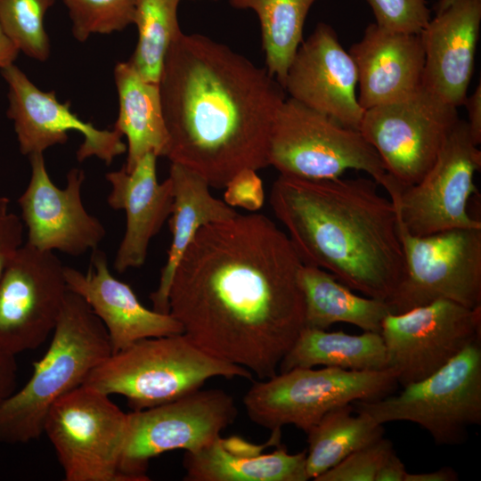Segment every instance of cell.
Here are the masks:
<instances>
[{
	"label": "cell",
	"instance_id": "cell-1",
	"mask_svg": "<svg viewBox=\"0 0 481 481\" xmlns=\"http://www.w3.org/2000/svg\"><path fill=\"white\" fill-rule=\"evenodd\" d=\"M302 265L262 214L207 224L175 271L168 313L208 355L269 379L305 328Z\"/></svg>",
	"mask_w": 481,
	"mask_h": 481
},
{
	"label": "cell",
	"instance_id": "cell-2",
	"mask_svg": "<svg viewBox=\"0 0 481 481\" xmlns=\"http://www.w3.org/2000/svg\"><path fill=\"white\" fill-rule=\"evenodd\" d=\"M159 87L171 163L217 189L242 169L269 166L271 128L286 97L265 68L208 37L181 32Z\"/></svg>",
	"mask_w": 481,
	"mask_h": 481
},
{
	"label": "cell",
	"instance_id": "cell-3",
	"mask_svg": "<svg viewBox=\"0 0 481 481\" xmlns=\"http://www.w3.org/2000/svg\"><path fill=\"white\" fill-rule=\"evenodd\" d=\"M371 178L280 175L270 204L304 265L388 303L404 274L396 208Z\"/></svg>",
	"mask_w": 481,
	"mask_h": 481
},
{
	"label": "cell",
	"instance_id": "cell-4",
	"mask_svg": "<svg viewBox=\"0 0 481 481\" xmlns=\"http://www.w3.org/2000/svg\"><path fill=\"white\" fill-rule=\"evenodd\" d=\"M47 351L29 380L0 403V443L25 444L43 434L52 405L83 385L112 354L107 330L86 302L68 289Z\"/></svg>",
	"mask_w": 481,
	"mask_h": 481
},
{
	"label": "cell",
	"instance_id": "cell-5",
	"mask_svg": "<svg viewBox=\"0 0 481 481\" xmlns=\"http://www.w3.org/2000/svg\"><path fill=\"white\" fill-rule=\"evenodd\" d=\"M247 369L219 360L184 333L147 338L111 354L83 385L126 398L134 411L163 404L215 377L251 379Z\"/></svg>",
	"mask_w": 481,
	"mask_h": 481
},
{
	"label": "cell",
	"instance_id": "cell-6",
	"mask_svg": "<svg viewBox=\"0 0 481 481\" xmlns=\"http://www.w3.org/2000/svg\"><path fill=\"white\" fill-rule=\"evenodd\" d=\"M398 386L390 368H294L255 381L243 404L248 417L258 426L273 431L294 425L306 434L328 412L355 401L386 397Z\"/></svg>",
	"mask_w": 481,
	"mask_h": 481
},
{
	"label": "cell",
	"instance_id": "cell-7",
	"mask_svg": "<svg viewBox=\"0 0 481 481\" xmlns=\"http://www.w3.org/2000/svg\"><path fill=\"white\" fill-rule=\"evenodd\" d=\"M403 387L397 395L355 401L354 411L383 425L393 421L418 424L440 445L464 443L468 428L481 423V340L431 375Z\"/></svg>",
	"mask_w": 481,
	"mask_h": 481
},
{
	"label": "cell",
	"instance_id": "cell-8",
	"mask_svg": "<svg viewBox=\"0 0 481 481\" xmlns=\"http://www.w3.org/2000/svg\"><path fill=\"white\" fill-rule=\"evenodd\" d=\"M268 165L280 175L309 180L334 179L346 170H361L384 188L391 177L360 131L291 98L285 99L274 117Z\"/></svg>",
	"mask_w": 481,
	"mask_h": 481
},
{
	"label": "cell",
	"instance_id": "cell-9",
	"mask_svg": "<svg viewBox=\"0 0 481 481\" xmlns=\"http://www.w3.org/2000/svg\"><path fill=\"white\" fill-rule=\"evenodd\" d=\"M128 413L110 395L81 385L50 408L45 433L66 481H121Z\"/></svg>",
	"mask_w": 481,
	"mask_h": 481
},
{
	"label": "cell",
	"instance_id": "cell-10",
	"mask_svg": "<svg viewBox=\"0 0 481 481\" xmlns=\"http://www.w3.org/2000/svg\"><path fill=\"white\" fill-rule=\"evenodd\" d=\"M404 274L392 299L401 314L438 299L481 306V228L452 229L415 236L400 222Z\"/></svg>",
	"mask_w": 481,
	"mask_h": 481
},
{
	"label": "cell",
	"instance_id": "cell-11",
	"mask_svg": "<svg viewBox=\"0 0 481 481\" xmlns=\"http://www.w3.org/2000/svg\"><path fill=\"white\" fill-rule=\"evenodd\" d=\"M238 410L221 389H198L174 401L128 413L121 481H146L150 461L174 450L193 452L221 436Z\"/></svg>",
	"mask_w": 481,
	"mask_h": 481
},
{
	"label": "cell",
	"instance_id": "cell-12",
	"mask_svg": "<svg viewBox=\"0 0 481 481\" xmlns=\"http://www.w3.org/2000/svg\"><path fill=\"white\" fill-rule=\"evenodd\" d=\"M480 167L481 151L467 122L459 119L434 164L418 183L400 187L395 182L386 191L400 222L412 235L481 228L480 220L468 211L469 200L477 192L474 175Z\"/></svg>",
	"mask_w": 481,
	"mask_h": 481
},
{
	"label": "cell",
	"instance_id": "cell-13",
	"mask_svg": "<svg viewBox=\"0 0 481 481\" xmlns=\"http://www.w3.org/2000/svg\"><path fill=\"white\" fill-rule=\"evenodd\" d=\"M459 119L456 107L421 86L407 97L365 110L359 131L387 174L407 187L430 169Z\"/></svg>",
	"mask_w": 481,
	"mask_h": 481
},
{
	"label": "cell",
	"instance_id": "cell-14",
	"mask_svg": "<svg viewBox=\"0 0 481 481\" xmlns=\"http://www.w3.org/2000/svg\"><path fill=\"white\" fill-rule=\"evenodd\" d=\"M387 367L404 387L431 375L470 344L481 340V306L438 299L381 322Z\"/></svg>",
	"mask_w": 481,
	"mask_h": 481
},
{
	"label": "cell",
	"instance_id": "cell-15",
	"mask_svg": "<svg viewBox=\"0 0 481 481\" xmlns=\"http://www.w3.org/2000/svg\"><path fill=\"white\" fill-rule=\"evenodd\" d=\"M61 261L23 244L0 278V350L41 346L55 328L68 288Z\"/></svg>",
	"mask_w": 481,
	"mask_h": 481
},
{
	"label": "cell",
	"instance_id": "cell-16",
	"mask_svg": "<svg viewBox=\"0 0 481 481\" xmlns=\"http://www.w3.org/2000/svg\"><path fill=\"white\" fill-rule=\"evenodd\" d=\"M31 175L18 199L21 220L27 228L26 243L41 250L77 257L98 248L106 235L99 219L82 201L85 172L72 168L64 188L51 180L43 153L29 156Z\"/></svg>",
	"mask_w": 481,
	"mask_h": 481
},
{
	"label": "cell",
	"instance_id": "cell-17",
	"mask_svg": "<svg viewBox=\"0 0 481 481\" xmlns=\"http://www.w3.org/2000/svg\"><path fill=\"white\" fill-rule=\"evenodd\" d=\"M8 85L7 116L13 120L19 148L23 155L43 153L56 144L67 143L69 131H77L83 143L77 159L96 157L110 165L126 151L123 135L116 129H99L79 118L70 110L69 102H61L54 91L44 92L16 65L0 70Z\"/></svg>",
	"mask_w": 481,
	"mask_h": 481
},
{
	"label": "cell",
	"instance_id": "cell-18",
	"mask_svg": "<svg viewBox=\"0 0 481 481\" xmlns=\"http://www.w3.org/2000/svg\"><path fill=\"white\" fill-rule=\"evenodd\" d=\"M357 69L327 23H318L298 47L283 89L289 98L359 131L364 110L356 95Z\"/></svg>",
	"mask_w": 481,
	"mask_h": 481
},
{
	"label": "cell",
	"instance_id": "cell-19",
	"mask_svg": "<svg viewBox=\"0 0 481 481\" xmlns=\"http://www.w3.org/2000/svg\"><path fill=\"white\" fill-rule=\"evenodd\" d=\"M64 277L68 289L81 297L104 325L112 354L143 338L183 333L171 314L148 309L128 284L115 278L98 249L92 250L86 273L64 266Z\"/></svg>",
	"mask_w": 481,
	"mask_h": 481
},
{
	"label": "cell",
	"instance_id": "cell-20",
	"mask_svg": "<svg viewBox=\"0 0 481 481\" xmlns=\"http://www.w3.org/2000/svg\"><path fill=\"white\" fill-rule=\"evenodd\" d=\"M481 25V0H455L421 30L422 86L445 102L463 104L472 77Z\"/></svg>",
	"mask_w": 481,
	"mask_h": 481
},
{
	"label": "cell",
	"instance_id": "cell-21",
	"mask_svg": "<svg viewBox=\"0 0 481 481\" xmlns=\"http://www.w3.org/2000/svg\"><path fill=\"white\" fill-rule=\"evenodd\" d=\"M357 69L363 109L395 102L422 86L425 53L420 34L371 23L349 52Z\"/></svg>",
	"mask_w": 481,
	"mask_h": 481
},
{
	"label": "cell",
	"instance_id": "cell-22",
	"mask_svg": "<svg viewBox=\"0 0 481 481\" xmlns=\"http://www.w3.org/2000/svg\"><path fill=\"white\" fill-rule=\"evenodd\" d=\"M157 156L147 153L130 171L123 167L105 175L110 184L107 198L113 209L126 213V230L114 259V268L122 273L142 266L151 240L168 219L173 206V186L169 177L159 183Z\"/></svg>",
	"mask_w": 481,
	"mask_h": 481
},
{
	"label": "cell",
	"instance_id": "cell-23",
	"mask_svg": "<svg viewBox=\"0 0 481 481\" xmlns=\"http://www.w3.org/2000/svg\"><path fill=\"white\" fill-rule=\"evenodd\" d=\"M268 441L254 444L240 436L215 439L208 445L185 452V481H306V450L289 453L281 444V429Z\"/></svg>",
	"mask_w": 481,
	"mask_h": 481
},
{
	"label": "cell",
	"instance_id": "cell-24",
	"mask_svg": "<svg viewBox=\"0 0 481 481\" xmlns=\"http://www.w3.org/2000/svg\"><path fill=\"white\" fill-rule=\"evenodd\" d=\"M173 206L168 217L172 241L158 289L151 294L153 309L168 313V292L175 271L198 231L203 226L234 217L239 213L215 198L208 182L194 171L171 163Z\"/></svg>",
	"mask_w": 481,
	"mask_h": 481
},
{
	"label": "cell",
	"instance_id": "cell-25",
	"mask_svg": "<svg viewBox=\"0 0 481 481\" xmlns=\"http://www.w3.org/2000/svg\"><path fill=\"white\" fill-rule=\"evenodd\" d=\"M114 77L119 107L113 128L126 137L128 172L147 153L167 157L169 136L159 84L143 79L128 61L116 65Z\"/></svg>",
	"mask_w": 481,
	"mask_h": 481
},
{
	"label": "cell",
	"instance_id": "cell-26",
	"mask_svg": "<svg viewBox=\"0 0 481 481\" xmlns=\"http://www.w3.org/2000/svg\"><path fill=\"white\" fill-rule=\"evenodd\" d=\"M299 283L307 328L327 330L345 322L380 333L382 320L390 313L387 302L356 295L333 274L316 266L303 264Z\"/></svg>",
	"mask_w": 481,
	"mask_h": 481
},
{
	"label": "cell",
	"instance_id": "cell-27",
	"mask_svg": "<svg viewBox=\"0 0 481 481\" xmlns=\"http://www.w3.org/2000/svg\"><path fill=\"white\" fill-rule=\"evenodd\" d=\"M318 365L349 371L387 369V356L382 336L374 331L353 335L343 330L305 327L282 358L279 371Z\"/></svg>",
	"mask_w": 481,
	"mask_h": 481
},
{
	"label": "cell",
	"instance_id": "cell-28",
	"mask_svg": "<svg viewBox=\"0 0 481 481\" xmlns=\"http://www.w3.org/2000/svg\"><path fill=\"white\" fill-rule=\"evenodd\" d=\"M355 412L352 404L328 412L307 435L306 473L309 479L337 465L356 450L384 436L383 424L363 412Z\"/></svg>",
	"mask_w": 481,
	"mask_h": 481
},
{
	"label": "cell",
	"instance_id": "cell-29",
	"mask_svg": "<svg viewBox=\"0 0 481 481\" xmlns=\"http://www.w3.org/2000/svg\"><path fill=\"white\" fill-rule=\"evenodd\" d=\"M317 0H229L236 9L253 10L260 23L268 73L283 87L288 69L303 42L308 12Z\"/></svg>",
	"mask_w": 481,
	"mask_h": 481
},
{
	"label": "cell",
	"instance_id": "cell-30",
	"mask_svg": "<svg viewBox=\"0 0 481 481\" xmlns=\"http://www.w3.org/2000/svg\"><path fill=\"white\" fill-rule=\"evenodd\" d=\"M180 2L136 0L133 23L138 41L128 62L146 81L159 84L167 51L182 32L177 20Z\"/></svg>",
	"mask_w": 481,
	"mask_h": 481
},
{
	"label": "cell",
	"instance_id": "cell-31",
	"mask_svg": "<svg viewBox=\"0 0 481 481\" xmlns=\"http://www.w3.org/2000/svg\"><path fill=\"white\" fill-rule=\"evenodd\" d=\"M56 0H0V25L20 52L37 61L50 55L45 16Z\"/></svg>",
	"mask_w": 481,
	"mask_h": 481
},
{
	"label": "cell",
	"instance_id": "cell-32",
	"mask_svg": "<svg viewBox=\"0 0 481 481\" xmlns=\"http://www.w3.org/2000/svg\"><path fill=\"white\" fill-rule=\"evenodd\" d=\"M72 34L85 42L93 34L121 31L134 22L136 0H63Z\"/></svg>",
	"mask_w": 481,
	"mask_h": 481
},
{
	"label": "cell",
	"instance_id": "cell-33",
	"mask_svg": "<svg viewBox=\"0 0 481 481\" xmlns=\"http://www.w3.org/2000/svg\"><path fill=\"white\" fill-rule=\"evenodd\" d=\"M394 450L393 443L383 436L350 453L314 481H375L379 467Z\"/></svg>",
	"mask_w": 481,
	"mask_h": 481
},
{
	"label": "cell",
	"instance_id": "cell-34",
	"mask_svg": "<svg viewBox=\"0 0 481 481\" xmlns=\"http://www.w3.org/2000/svg\"><path fill=\"white\" fill-rule=\"evenodd\" d=\"M376 24L394 31L420 34L430 20L425 0H366Z\"/></svg>",
	"mask_w": 481,
	"mask_h": 481
},
{
	"label": "cell",
	"instance_id": "cell-35",
	"mask_svg": "<svg viewBox=\"0 0 481 481\" xmlns=\"http://www.w3.org/2000/svg\"><path fill=\"white\" fill-rule=\"evenodd\" d=\"M224 201L249 212L258 211L265 203V190L257 171L245 168L235 174L224 186Z\"/></svg>",
	"mask_w": 481,
	"mask_h": 481
},
{
	"label": "cell",
	"instance_id": "cell-36",
	"mask_svg": "<svg viewBox=\"0 0 481 481\" xmlns=\"http://www.w3.org/2000/svg\"><path fill=\"white\" fill-rule=\"evenodd\" d=\"M23 228L21 218L10 210V200L0 197V278L23 245Z\"/></svg>",
	"mask_w": 481,
	"mask_h": 481
},
{
	"label": "cell",
	"instance_id": "cell-37",
	"mask_svg": "<svg viewBox=\"0 0 481 481\" xmlns=\"http://www.w3.org/2000/svg\"><path fill=\"white\" fill-rule=\"evenodd\" d=\"M17 370L15 355L0 350V403L16 390Z\"/></svg>",
	"mask_w": 481,
	"mask_h": 481
},
{
	"label": "cell",
	"instance_id": "cell-38",
	"mask_svg": "<svg viewBox=\"0 0 481 481\" xmlns=\"http://www.w3.org/2000/svg\"><path fill=\"white\" fill-rule=\"evenodd\" d=\"M463 104L468 112L467 125L473 142L477 146L481 143V83H478L470 96H467Z\"/></svg>",
	"mask_w": 481,
	"mask_h": 481
},
{
	"label": "cell",
	"instance_id": "cell-39",
	"mask_svg": "<svg viewBox=\"0 0 481 481\" xmlns=\"http://www.w3.org/2000/svg\"><path fill=\"white\" fill-rule=\"evenodd\" d=\"M408 471L394 450L379 467L375 481H404Z\"/></svg>",
	"mask_w": 481,
	"mask_h": 481
},
{
	"label": "cell",
	"instance_id": "cell-40",
	"mask_svg": "<svg viewBox=\"0 0 481 481\" xmlns=\"http://www.w3.org/2000/svg\"><path fill=\"white\" fill-rule=\"evenodd\" d=\"M458 472L452 467H442L436 470L424 473L407 472L404 481H457Z\"/></svg>",
	"mask_w": 481,
	"mask_h": 481
},
{
	"label": "cell",
	"instance_id": "cell-41",
	"mask_svg": "<svg viewBox=\"0 0 481 481\" xmlns=\"http://www.w3.org/2000/svg\"><path fill=\"white\" fill-rule=\"evenodd\" d=\"M20 50L7 37L0 25V70L13 64Z\"/></svg>",
	"mask_w": 481,
	"mask_h": 481
},
{
	"label": "cell",
	"instance_id": "cell-42",
	"mask_svg": "<svg viewBox=\"0 0 481 481\" xmlns=\"http://www.w3.org/2000/svg\"><path fill=\"white\" fill-rule=\"evenodd\" d=\"M455 0H439L436 4V12H440L450 6Z\"/></svg>",
	"mask_w": 481,
	"mask_h": 481
}]
</instances>
